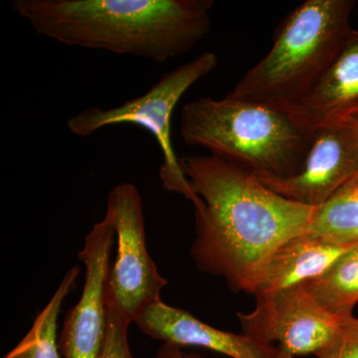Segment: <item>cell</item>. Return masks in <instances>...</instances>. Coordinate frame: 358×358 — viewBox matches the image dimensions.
Listing matches in <instances>:
<instances>
[{"mask_svg": "<svg viewBox=\"0 0 358 358\" xmlns=\"http://www.w3.org/2000/svg\"><path fill=\"white\" fill-rule=\"evenodd\" d=\"M303 285L334 315L352 317L358 303V245L339 257L324 274Z\"/></svg>", "mask_w": 358, "mask_h": 358, "instance_id": "cell-13", "label": "cell"}, {"mask_svg": "<svg viewBox=\"0 0 358 358\" xmlns=\"http://www.w3.org/2000/svg\"><path fill=\"white\" fill-rule=\"evenodd\" d=\"M317 358H358V319L345 317L333 339L315 353Z\"/></svg>", "mask_w": 358, "mask_h": 358, "instance_id": "cell-17", "label": "cell"}, {"mask_svg": "<svg viewBox=\"0 0 358 358\" xmlns=\"http://www.w3.org/2000/svg\"><path fill=\"white\" fill-rule=\"evenodd\" d=\"M80 273L79 266L66 273L49 303L37 315L31 329L3 358H63L58 346L59 313L66 296L76 286Z\"/></svg>", "mask_w": 358, "mask_h": 358, "instance_id": "cell-14", "label": "cell"}, {"mask_svg": "<svg viewBox=\"0 0 358 358\" xmlns=\"http://www.w3.org/2000/svg\"><path fill=\"white\" fill-rule=\"evenodd\" d=\"M134 324L150 338L164 343L199 346L231 358H286L278 346L244 334L220 331L192 313L159 301L145 308Z\"/></svg>", "mask_w": 358, "mask_h": 358, "instance_id": "cell-10", "label": "cell"}, {"mask_svg": "<svg viewBox=\"0 0 358 358\" xmlns=\"http://www.w3.org/2000/svg\"><path fill=\"white\" fill-rule=\"evenodd\" d=\"M249 313H238L242 334L278 343L285 355H315L338 333L345 317L327 310L305 285L299 284L256 300Z\"/></svg>", "mask_w": 358, "mask_h": 358, "instance_id": "cell-7", "label": "cell"}, {"mask_svg": "<svg viewBox=\"0 0 358 358\" xmlns=\"http://www.w3.org/2000/svg\"><path fill=\"white\" fill-rule=\"evenodd\" d=\"M106 214L114 223L117 238L108 291L124 319L134 324L145 308L162 301L167 280L148 251L143 197L136 186L129 182L114 186L108 195Z\"/></svg>", "mask_w": 358, "mask_h": 358, "instance_id": "cell-6", "label": "cell"}, {"mask_svg": "<svg viewBox=\"0 0 358 358\" xmlns=\"http://www.w3.org/2000/svg\"><path fill=\"white\" fill-rule=\"evenodd\" d=\"M348 120L352 122L353 126L355 127L358 133V114L352 115V117H350Z\"/></svg>", "mask_w": 358, "mask_h": 358, "instance_id": "cell-19", "label": "cell"}, {"mask_svg": "<svg viewBox=\"0 0 358 358\" xmlns=\"http://www.w3.org/2000/svg\"><path fill=\"white\" fill-rule=\"evenodd\" d=\"M155 358H203L196 353H188L182 350L180 346L162 343L155 353Z\"/></svg>", "mask_w": 358, "mask_h": 358, "instance_id": "cell-18", "label": "cell"}, {"mask_svg": "<svg viewBox=\"0 0 358 358\" xmlns=\"http://www.w3.org/2000/svg\"><path fill=\"white\" fill-rule=\"evenodd\" d=\"M358 176V133L350 120L315 129L298 173L258 179L284 199L317 208Z\"/></svg>", "mask_w": 358, "mask_h": 358, "instance_id": "cell-9", "label": "cell"}, {"mask_svg": "<svg viewBox=\"0 0 358 358\" xmlns=\"http://www.w3.org/2000/svg\"><path fill=\"white\" fill-rule=\"evenodd\" d=\"M353 0H307L278 27L267 55L229 95L289 110L326 74L352 31Z\"/></svg>", "mask_w": 358, "mask_h": 358, "instance_id": "cell-4", "label": "cell"}, {"mask_svg": "<svg viewBox=\"0 0 358 358\" xmlns=\"http://www.w3.org/2000/svg\"><path fill=\"white\" fill-rule=\"evenodd\" d=\"M112 219L105 214L85 238L78 258L84 264L81 298L71 308L58 338L63 358H99L107 333V293L110 255L115 238Z\"/></svg>", "mask_w": 358, "mask_h": 358, "instance_id": "cell-8", "label": "cell"}, {"mask_svg": "<svg viewBox=\"0 0 358 358\" xmlns=\"http://www.w3.org/2000/svg\"><path fill=\"white\" fill-rule=\"evenodd\" d=\"M315 131L289 110L249 102L227 94L201 96L181 110L185 145L242 167L257 179H282L298 173Z\"/></svg>", "mask_w": 358, "mask_h": 358, "instance_id": "cell-3", "label": "cell"}, {"mask_svg": "<svg viewBox=\"0 0 358 358\" xmlns=\"http://www.w3.org/2000/svg\"><path fill=\"white\" fill-rule=\"evenodd\" d=\"M289 112L315 131L358 113V31L352 29L326 74Z\"/></svg>", "mask_w": 358, "mask_h": 358, "instance_id": "cell-11", "label": "cell"}, {"mask_svg": "<svg viewBox=\"0 0 358 358\" xmlns=\"http://www.w3.org/2000/svg\"><path fill=\"white\" fill-rule=\"evenodd\" d=\"M286 358H293V357H287Z\"/></svg>", "mask_w": 358, "mask_h": 358, "instance_id": "cell-20", "label": "cell"}, {"mask_svg": "<svg viewBox=\"0 0 358 358\" xmlns=\"http://www.w3.org/2000/svg\"><path fill=\"white\" fill-rule=\"evenodd\" d=\"M307 231L341 246L358 245V176L315 208Z\"/></svg>", "mask_w": 358, "mask_h": 358, "instance_id": "cell-15", "label": "cell"}, {"mask_svg": "<svg viewBox=\"0 0 358 358\" xmlns=\"http://www.w3.org/2000/svg\"><path fill=\"white\" fill-rule=\"evenodd\" d=\"M179 166L199 196L193 262L200 272L223 278L234 293L251 294L268 259L307 231L315 208L284 199L216 155H186Z\"/></svg>", "mask_w": 358, "mask_h": 358, "instance_id": "cell-1", "label": "cell"}, {"mask_svg": "<svg viewBox=\"0 0 358 358\" xmlns=\"http://www.w3.org/2000/svg\"><path fill=\"white\" fill-rule=\"evenodd\" d=\"M357 114H358V113H357Z\"/></svg>", "mask_w": 358, "mask_h": 358, "instance_id": "cell-21", "label": "cell"}, {"mask_svg": "<svg viewBox=\"0 0 358 358\" xmlns=\"http://www.w3.org/2000/svg\"><path fill=\"white\" fill-rule=\"evenodd\" d=\"M213 0H14L13 13L46 38L166 63L211 30Z\"/></svg>", "mask_w": 358, "mask_h": 358, "instance_id": "cell-2", "label": "cell"}, {"mask_svg": "<svg viewBox=\"0 0 358 358\" xmlns=\"http://www.w3.org/2000/svg\"><path fill=\"white\" fill-rule=\"evenodd\" d=\"M350 248L306 231L285 242L270 256L251 294L258 300L315 279Z\"/></svg>", "mask_w": 358, "mask_h": 358, "instance_id": "cell-12", "label": "cell"}, {"mask_svg": "<svg viewBox=\"0 0 358 358\" xmlns=\"http://www.w3.org/2000/svg\"><path fill=\"white\" fill-rule=\"evenodd\" d=\"M217 67L216 54L204 52L162 75L157 83L138 98L131 99L117 107H90L81 110L68 120L67 128L71 134L80 138L117 124H134L147 129L162 150L164 160L159 178L162 187L167 192L183 195L194 203L199 196L193 192L179 166L171 138V122L174 110L186 92Z\"/></svg>", "mask_w": 358, "mask_h": 358, "instance_id": "cell-5", "label": "cell"}, {"mask_svg": "<svg viewBox=\"0 0 358 358\" xmlns=\"http://www.w3.org/2000/svg\"><path fill=\"white\" fill-rule=\"evenodd\" d=\"M131 322L124 319L107 293V333L99 358H134L129 350L128 331Z\"/></svg>", "mask_w": 358, "mask_h": 358, "instance_id": "cell-16", "label": "cell"}]
</instances>
